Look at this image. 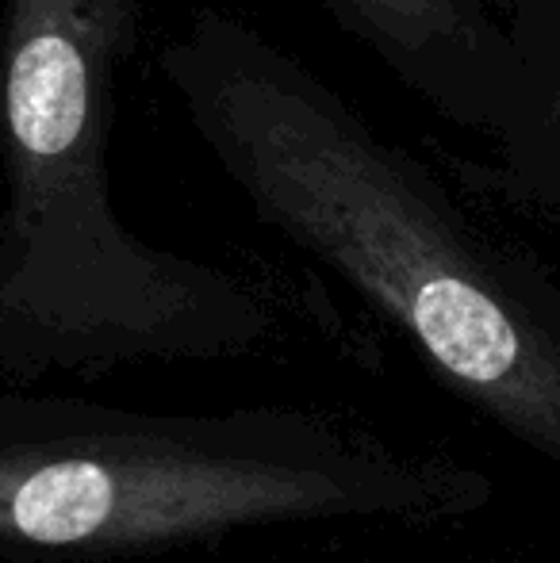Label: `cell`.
<instances>
[{
    "label": "cell",
    "instance_id": "obj_1",
    "mask_svg": "<svg viewBox=\"0 0 560 563\" xmlns=\"http://www.w3.org/2000/svg\"><path fill=\"white\" fill-rule=\"evenodd\" d=\"M157 69L265 227L396 322L503 430L560 460V341L396 142L223 8H196Z\"/></svg>",
    "mask_w": 560,
    "mask_h": 563
},
{
    "label": "cell",
    "instance_id": "obj_3",
    "mask_svg": "<svg viewBox=\"0 0 560 563\" xmlns=\"http://www.w3.org/2000/svg\"><path fill=\"white\" fill-rule=\"evenodd\" d=\"M484 479L327 410L150 415L0 391V563H120L319 521H433Z\"/></svg>",
    "mask_w": 560,
    "mask_h": 563
},
{
    "label": "cell",
    "instance_id": "obj_4",
    "mask_svg": "<svg viewBox=\"0 0 560 563\" xmlns=\"http://www.w3.org/2000/svg\"><path fill=\"white\" fill-rule=\"evenodd\" d=\"M322 8L415 89L438 100L472 89L484 31L464 0H322Z\"/></svg>",
    "mask_w": 560,
    "mask_h": 563
},
{
    "label": "cell",
    "instance_id": "obj_2",
    "mask_svg": "<svg viewBox=\"0 0 560 563\" xmlns=\"http://www.w3.org/2000/svg\"><path fill=\"white\" fill-rule=\"evenodd\" d=\"M146 0H0V376L242 356L277 311L242 276L150 245L108 173L116 77Z\"/></svg>",
    "mask_w": 560,
    "mask_h": 563
}]
</instances>
